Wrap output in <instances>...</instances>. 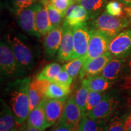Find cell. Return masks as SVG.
I'll use <instances>...</instances> for the list:
<instances>
[{"instance_id":"cell-45","label":"cell","mask_w":131,"mask_h":131,"mask_svg":"<svg viewBox=\"0 0 131 131\" xmlns=\"http://www.w3.org/2000/svg\"></svg>"},{"instance_id":"cell-19","label":"cell","mask_w":131,"mask_h":131,"mask_svg":"<svg viewBox=\"0 0 131 131\" xmlns=\"http://www.w3.org/2000/svg\"><path fill=\"white\" fill-rule=\"evenodd\" d=\"M47 4V1H41L35 15L36 28L41 36L46 35L52 29L49 17Z\"/></svg>"},{"instance_id":"cell-31","label":"cell","mask_w":131,"mask_h":131,"mask_svg":"<svg viewBox=\"0 0 131 131\" xmlns=\"http://www.w3.org/2000/svg\"><path fill=\"white\" fill-rule=\"evenodd\" d=\"M103 131H124L123 118L118 116L112 117L106 123Z\"/></svg>"},{"instance_id":"cell-13","label":"cell","mask_w":131,"mask_h":131,"mask_svg":"<svg viewBox=\"0 0 131 131\" xmlns=\"http://www.w3.org/2000/svg\"><path fill=\"white\" fill-rule=\"evenodd\" d=\"M62 26L63 36L58 52V59L60 61L66 62L71 60L73 55V27L66 24H62Z\"/></svg>"},{"instance_id":"cell-25","label":"cell","mask_w":131,"mask_h":131,"mask_svg":"<svg viewBox=\"0 0 131 131\" xmlns=\"http://www.w3.org/2000/svg\"><path fill=\"white\" fill-rule=\"evenodd\" d=\"M62 69L63 68L58 63H50L40 72L37 77L40 80H45L50 82H53L56 79L57 77Z\"/></svg>"},{"instance_id":"cell-12","label":"cell","mask_w":131,"mask_h":131,"mask_svg":"<svg viewBox=\"0 0 131 131\" xmlns=\"http://www.w3.org/2000/svg\"><path fill=\"white\" fill-rule=\"evenodd\" d=\"M68 97L61 99H50L46 98L45 111L47 127L60 122L66 103Z\"/></svg>"},{"instance_id":"cell-27","label":"cell","mask_w":131,"mask_h":131,"mask_svg":"<svg viewBox=\"0 0 131 131\" xmlns=\"http://www.w3.org/2000/svg\"><path fill=\"white\" fill-rule=\"evenodd\" d=\"M89 89L86 85L82 83L81 86L76 92L74 96L75 102L81 109L83 117L86 114V105Z\"/></svg>"},{"instance_id":"cell-18","label":"cell","mask_w":131,"mask_h":131,"mask_svg":"<svg viewBox=\"0 0 131 131\" xmlns=\"http://www.w3.org/2000/svg\"><path fill=\"white\" fill-rule=\"evenodd\" d=\"M126 58H113L104 67L101 75L112 83L117 81L122 74Z\"/></svg>"},{"instance_id":"cell-3","label":"cell","mask_w":131,"mask_h":131,"mask_svg":"<svg viewBox=\"0 0 131 131\" xmlns=\"http://www.w3.org/2000/svg\"><path fill=\"white\" fill-rule=\"evenodd\" d=\"M0 67L1 72L10 77L21 76L23 73L14 52L8 42L1 41Z\"/></svg>"},{"instance_id":"cell-23","label":"cell","mask_w":131,"mask_h":131,"mask_svg":"<svg viewBox=\"0 0 131 131\" xmlns=\"http://www.w3.org/2000/svg\"><path fill=\"white\" fill-rule=\"evenodd\" d=\"M70 88L53 81L50 82L47 88L46 97L50 99H61L68 97L70 94Z\"/></svg>"},{"instance_id":"cell-42","label":"cell","mask_w":131,"mask_h":131,"mask_svg":"<svg viewBox=\"0 0 131 131\" xmlns=\"http://www.w3.org/2000/svg\"><path fill=\"white\" fill-rule=\"evenodd\" d=\"M73 1H75V2H77V3L78 1V0H73Z\"/></svg>"},{"instance_id":"cell-38","label":"cell","mask_w":131,"mask_h":131,"mask_svg":"<svg viewBox=\"0 0 131 131\" xmlns=\"http://www.w3.org/2000/svg\"><path fill=\"white\" fill-rule=\"evenodd\" d=\"M124 12L126 14V16L128 20L131 24V7L124 6Z\"/></svg>"},{"instance_id":"cell-24","label":"cell","mask_w":131,"mask_h":131,"mask_svg":"<svg viewBox=\"0 0 131 131\" xmlns=\"http://www.w3.org/2000/svg\"><path fill=\"white\" fill-rule=\"evenodd\" d=\"M106 121L95 120L86 114L82 117L78 131H103Z\"/></svg>"},{"instance_id":"cell-26","label":"cell","mask_w":131,"mask_h":131,"mask_svg":"<svg viewBox=\"0 0 131 131\" xmlns=\"http://www.w3.org/2000/svg\"><path fill=\"white\" fill-rule=\"evenodd\" d=\"M85 61V56L80 57L79 58L71 60L69 63L65 64L63 66V68L73 79L80 73Z\"/></svg>"},{"instance_id":"cell-33","label":"cell","mask_w":131,"mask_h":131,"mask_svg":"<svg viewBox=\"0 0 131 131\" xmlns=\"http://www.w3.org/2000/svg\"><path fill=\"white\" fill-rule=\"evenodd\" d=\"M48 2L65 16L66 12L72 4H74L73 0H48Z\"/></svg>"},{"instance_id":"cell-29","label":"cell","mask_w":131,"mask_h":131,"mask_svg":"<svg viewBox=\"0 0 131 131\" xmlns=\"http://www.w3.org/2000/svg\"><path fill=\"white\" fill-rule=\"evenodd\" d=\"M42 0H10V9L16 15L31 5Z\"/></svg>"},{"instance_id":"cell-15","label":"cell","mask_w":131,"mask_h":131,"mask_svg":"<svg viewBox=\"0 0 131 131\" xmlns=\"http://www.w3.org/2000/svg\"><path fill=\"white\" fill-rule=\"evenodd\" d=\"M63 36V26L52 29L45 35L43 47L45 55L52 58L58 53Z\"/></svg>"},{"instance_id":"cell-34","label":"cell","mask_w":131,"mask_h":131,"mask_svg":"<svg viewBox=\"0 0 131 131\" xmlns=\"http://www.w3.org/2000/svg\"><path fill=\"white\" fill-rule=\"evenodd\" d=\"M54 81L57 82L59 84L70 88V86H71L72 83L73 81V78L63 68Z\"/></svg>"},{"instance_id":"cell-2","label":"cell","mask_w":131,"mask_h":131,"mask_svg":"<svg viewBox=\"0 0 131 131\" xmlns=\"http://www.w3.org/2000/svg\"><path fill=\"white\" fill-rule=\"evenodd\" d=\"M89 27L107 36L111 40L129 27L130 23L126 16H115L103 12L97 17L91 19Z\"/></svg>"},{"instance_id":"cell-6","label":"cell","mask_w":131,"mask_h":131,"mask_svg":"<svg viewBox=\"0 0 131 131\" xmlns=\"http://www.w3.org/2000/svg\"><path fill=\"white\" fill-rule=\"evenodd\" d=\"M119 104V99L117 96L107 94L91 111L87 112L91 118L95 120H107L115 112Z\"/></svg>"},{"instance_id":"cell-39","label":"cell","mask_w":131,"mask_h":131,"mask_svg":"<svg viewBox=\"0 0 131 131\" xmlns=\"http://www.w3.org/2000/svg\"><path fill=\"white\" fill-rule=\"evenodd\" d=\"M124 6L131 7V0H117Z\"/></svg>"},{"instance_id":"cell-14","label":"cell","mask_w":131,"mask_h":131,"mask_svg":"<svg viewBox=\"0 0 131 131\" xmlns=\"http://www.w3.org/2000/svg\"><path fill=\"white\" fill-rule=\"evenodd\" d=\"M50 81L40 80L37 77L31 80L29 88L30 112L46 97V93Z\"/></svg>"},{"instance_id":"cell-4","label":"cell","mask_w":131,"mask_h":131,"mask_svg":"<svg viewBox=\"0 0 131 131\" xmlns=\"http://www.w3.org/2000/svg\"><path fill=\"white\" fill-rule=\"evenodd\" d=\"M7 41L21 68L29 69L34 64V56L30 49L21 39L9 35Z\"/></svg>"},{"instance_id":"cell-35","label":"cell","mask_w":131,"mask_h":131,"mask_svg":"<svg viewBox=\"0 0 131 131\" xmlns=\"http://www.w3.org/2000/svg\"><path fill=\"white\" fill-rule=\"evenodd\" d=\"M124 130L131 131V112L123 117Z\"/></svg>"},{"instance_id":"cell-36","label":"cell","mask_w":131,"mask_h":131,"mask_svg":"<svg viewBox=\"0 0 131 131\" xmlns=\"http://www.w3.org/2000/svg\"><path fill=\"white\" fill-rule=\"evenodd\" d=\"M52 131H74L72 129L70 128V127L68 126L66 124L62 123L59 122V124L57 126L54 128Z\"/></svg>"},{"instance_id":"cell-11","label":"cell","mask_w":131,"mask_h":131,"mask_svg":"<svg viewBox=\"0 0 131 131\" xmlns=\"http://www.w3.org/2000/svg\"><path fill=\"white\" fill-rule=\"evenodd\" d=\"M114 57L112 54L108 51L95 58L87 60L80 72L81 80H83L89 77L100 75L106 65Z\"/></svg>"},{"instance_id":"cell-1","label":"cell","mask_w":131,"mask_h":131,"mask_svg":"<svg viewBox=\"0 0 131 131\" xmlns=\"http://www.w3.org/2000/svg\"><path fill=\"white\" fill-rule=\"evenodd\" d=\"M30 78L17 79L10 83L7 88L9 104L17 125H21L30 113L29 88Z\"/></svg>"},{"instance_id":"cell-22","label":"cell","mask_w":131,"mask_h":131,"mask_svg":"<svg viewBox=\"0 0 131 131\" xmlns=\"http://www.w3.org/2000/svg\"><path fill=\"white\" fill-rule=\"evenodd\" d=\"M1 111L0 117V131H9L14 128L15 119L12 110L1 100Z\"/></svg>"},{"instance_id":"cell-10","label":"cell","mask_w":131,"mask_h":131,"mask_svg":"<svg viewBox=\"0 0 131 131\" xmlns=\"http://www.w3.org/2000/svg\"><path fill=\"white\" fill-rule=\"evenodd\" d=\"M82 117L83 114L81 109L75 102L74 96H72L66 101L60 122L70 127L74 131H78Z\"/></svg>"},{"instance_id":"cell-8","label":"cell","mask_w":131,"mask_h":131,"mask_svg":"<svg viewBox=\"0 0 131 131\" xmlns=\"http://www.w3.org/2000/svg\"><path fill=\"white\" fill-rule=\"evenodd\" d=\"M90 35L91 29L86 23L73 27V52L71 60L86 55Z\"/></svg>"},{"instance_id":"cell-30","label":"cell","mask_w":131,"mask_h":131,"mask_svg":"<svg viewBox=\"0 0 131 131\" xmlns=\"http://www.w3.org/2000/svg\"><path fill=\"white\" fill-rule=\"evenodd\" d=\"M105 92H100L93 91H89L88 94V101L86 105V114L87 112L91 111L94 108L106 95Z\"/></svg>"},{"instance_id":"cell-21","label":"cell","mask_w":131,"mask_h":131,"mask_svg":"<svg viewBox=\"0 0 131 131\" xmlns=\"http://www.w3.org/2000/svg\"><path fill=\"white\" fill-rule=\"evenodd\" d=\"M78 4L81 5L88 11L90 19H92L103 12L106 9V0H78Z\"/></svg>"},{"instance_id":"cell-37","label":"cell","mask_w":131,"mask_h":131,"mask_svg":"<svg viewBox=\"0 0 131 131\" xmlns=\"http://www.w3.org/2000/svg\"><path fill=\"white\" fill-rule=\"evenodd\" d=\"M127 60H126V64L127 72L129 75V78L131 80V55L126 58Z\"/></svg>"},{"instance_id":"cell-17","label":"cell","mask_w":131,"mask_h":131,"mask_svg":"<svg viewBox=\"0 0 131 131\" xmlns=\"http://www.w3.org/2000/svg\"><path fill=\"white\" fill-rule=\"evenodd\" d=\"M46 100V97L29 113L27 118V125L29 126L34 127L40 130H43L47 128L45 111Z\"/></svg>"},{"instance_id":"cell-20","label":"cell","mask_w":131,"mask_h":131,"mask_svg":"<svg viewBox=\"0 0 131 131\" xmlns=\"http://www.w3.org/2000/svg\"><path fill=\"white\" fill-rule=\"evenodd\" d=\"M82 83L86 85L89 91L105 92L114 83L109 81L100 74L85 78L83 80Z\"/></svg>"},{"instance_id":"cell-28","label":"cell","mask_w":131,"mask_h":131,"mask_svg":"<svg viewBox=\"0 0 131 131\" xmlns=\"http://www.w3.org/2000/svg\"><path fill=\"white\" fill-rule=\"evenodd\" d=\"M47 6L49 19H50L52 29L61 26L62 23H63L64 17L58 10H57L55 7H53L48 2V1H47Z\"/></svg>"},{"instance_id":"cell-9","label":"cell","mask_w":131,"mask_h":131,"mask_svg":"<svg viewBox=\"0 0 131 131\" xmlns=\"http://www.w3.org/2000/svg\"><path fill=\"white\" fill-rule=\"evenodd\" d=\"M41 1L31 5L18 15V22L21 29L31 36L40 37L35 26V15Z\"/></svg>"},{"instance_id":"cell-44","label":"cell","mask_w":131,"mask_h":131,"mask_svg":"<svg viewBox=\"0 0 131 131\" xmlns=\"http://www.w3.org/2000/svg\"><path fill=\"white\" fill-rule=\"evenodd\" d=\"M42 131H43V130H42Z\"/></svg>"},{"instance_id":"cell-40","label":"cell","mask_w":131,"mask_h":131,"mask_svg":"<svg viewBox=\"0 0 131 131\" xmlns=\"http://www.w3.org/2000/svg\"><path fill=\"white\" fill-rule=\"evenodd\" d=\"M23 131H42V130H40L39 129H38L37 128H35V127H34L29 126L27 125V127H26Z\"/></svg>"},{"instance_id":"cell-5","label":"cell","mask_w":131,"mask_h":131,"mask_svg":"<svg viewBox=\"0 0 131 131\" xmlns=\"http://www.w3.org/2000/svg\"><path fill=\"white\" fill-rule=\"evenodd\" d=\"M109 52L117 58H126L131 55V27L113 38L109 43Z\"/></svg>"},{"instance_id":"cell-7","label":"cell","mask_w":131,"mask_h":131,"mask_svg":"<svg viewBox=\"0 0 131 131\" xmlns=\"http://www.w3.org/2000/svg\"><path fill=\"white\" fill-rule=\"evenodd\" d=\"M111 39L107 35L96 29H91V35L86 61L95 58L109 51Z\"/></svg>"},{"instance_id":"cell-43","label":"cell","mask_w":131,"mask_h":131,"mask_svg":"<svg viewBox=\"0 0 131 131\" xmlns=\"http://www.w3.org/2000/svg\"><path fill=\"white\" fill-rule=\"evenodd\" d=\"M42 1H48V0H42Z\"/></svg>"},{"instance_id":"cell-16","label":"cell","mask_w":131,"mask_h":131,"mask_svg":"<svg viewBox=\"0 0 131 131\" xmlns=\"http://www.w3.org/2000/svg\"><path fill=\"white\" fill-rule=\"evenodd\" d=\"M90 19L88 11L81 5L73 4L66 12L63 24H66L70 27H75L83 24Z\"/></svg>"},{"instance_id":"cell-41","label":"cell","mask_w":131,"mask_h":131,"mask_svg":"<svg viewBox=\"0 0 131 131\" xmlns=\"http://www.w3.org/2000/svg\"><path fill=\"white\" fill-rule=\"evenodd\" d=\"M9 131H17V129H16V128H15V127H14V128L10 129Z\"/></svg>"},{"instance_id":"cell-32","label":"cell","mask_w":131,"mask_h":131,"mask_svg":"<svg viewBox=\"0 0 131 131\" xmlns=\"http://www.w3.org/2000/svg\"><path fill=\"white\" fill-rule=\"evenodd\" d=\"M106 12L115 16H123L124 6L117 1H112L108 3L106 6Z\"/></svg>"}]
</instances>
